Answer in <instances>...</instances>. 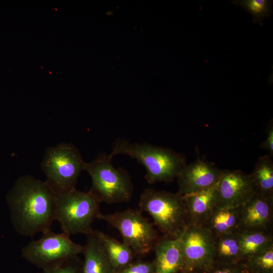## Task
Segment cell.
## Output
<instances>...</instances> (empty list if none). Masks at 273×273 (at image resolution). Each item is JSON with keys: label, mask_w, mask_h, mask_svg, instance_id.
Returning <instances> with one entry per match:
<instances>
[{"label": "cell", "mask_w": 273, "mask_h": 273, "mask_svg": "<svg viewBox=\"0 0 273 273\" xmlns=\"http://www.w3.org/2000/svg\"><path fill=\"white\" fill-rule=\"evenodd\" d=\"M194 273H247L241 263L223 264L214 262L208 268Z\"/></svg>", "instance_id": "603a6c76"}, {"label": "cell", "mask_w": 273, "mask_h": 273, "mask_svg": "<svg viewBox=\"0 0 273 273\" xmlns=\"http://www.w3.org/2000/svg\"><path fill=\"white\" fill-rule=\"evenodd\" d=\"M139 207L151 215L164 237H179L188 224L184 199L177 193L146 189L140 196Z\"/></svg>", "instance_id": "277c9868"}, {"label": "cell", "mask_w": 273, "mask_h": 273, "mask_svg": "<svg viewBox=\"0 0 273 273\" xmlns=\"http://www.w3.org/2000/svg\"><path fill=\"white\" fill-rule=\"evenodd\" d=\"M241 263L247 273H273V246Z\"/></svg>", "instance_id": "44dd1931"}, {"label": "cell", "mask_w": 273, "mask_h": 273, "mask_svg": "<svg viewBox=\"0 0 273 273\" xmlns=\"http://www.w3.org/2000/svg\"><path fill=\"white\" fill-rule=\"evenodd\" d=\"M116 273H155L154 263L153 261L131 263Z\"/></svg>", "instance_id": "d4e9b609"}, {"label": "cell", "mask_w": 273, "mask_h": 273, "mask_svg": "<svg viewBox=\"0 0 273 273\" xmlns=\"http://www.w3.org/2000/svg\"><path fill=\"white\" fill-rule=\"evenodd\" d=\"M84 163L79 150L72 144L62 143L49 147L41 162L45 181L56 195L70 192L76 189Z\"/></svg>", "instance_id": "5b68a950"}, {"label": "cell", "mask_w": 273, "mask_h": 273, "mask_svg": "<svg viewBox=\"0 0 273 273\" xmlns=\"http://www.w3.org/2000/svg\"><path fill=\"white\" fill-rule=\"evenodd\" d=\"M236 6H240L252 16V22L263 25V20L269 18L272 12L270 0H236L232 2Z\"/></svg>", "instance_id": "7402d4cb"}, {"label": "cell", "mask_w": 273, "mask_h": 273, "mask_svg": "<svg viewBox=\"0 0 273 273\" xmlns=\"http://www.w3.org/2000/svg\"><path fill=\"white\" fill-rule=\"evenodd\" d=\"M38 240L22 249L23 257L42 269L60 265L77 257L83 246L72 241L69 235L47 231Z\"/></svg>", "instance_id": "ba28073f"}, {"label": "cell", "mask_w": 273, "mask_h": 273, "mask_svg": "<svg viewBox=\"0 0 273 273\" xmlns=\"http://www.w3.org/2000/svg\"><path fill=\"white\" fill-rule=\"evenodd\" d=\"M237 232L214 237V262L223 264H238L242 262Z\"/></svg>", "instance_id": "e0dca14e"}, {"label": "cell", "mask_w": 273, "mask_h": 273, "mask_svg": "<svg viewBox=\"0 0 273 273\" xmlns=\"http://www.w3.org/2000/svg\"><path fill=\"white\" fill-rule=\"evenodd\" d=\"M273 218V197L256 193L239 208V231L270 232Z\"/></svg>", "instance_id": "7c38bea8"}, {"label": "cell", "mask_w": 273, "mask_h": 273, "mask_svg": "<svg viewBox=\"0 0 273 273\" xmlns=\"http://www.w3.org/2000/svg\"><path fill=\"white\" fill-rule=\"evenodd\" d=\"M82 263L77 257L60 265L43 269L42 273H81Z\"/></svg>", "instance_id": "cb8c5ba5"}, {"label": "cell", "mask_w": 273, "mask_h": 273, "mask_svg": "<svg viewBox=\"0 0 273 273\" xmlns=\"http://www.w3.org/2000/svg\"><path fill=\"white\" fill-rule=\"evenodd\" d=\"M221 172L222 170L203 160L186 164L176 178L177 193L183 196L211 187L218 181Z\"/></svg>", "instance_id": "8fae6325"}, {"label": "cell", "mask_w": 273, "mask_h": 273, "mask_svg": "<svg viewBox=\"0 0 273 273\" xmlns=\"http://www.w3.org/2000/svg\"><path fill=\"white\" fill-rule=\"evenodd\" d=\"M184 270H203L214 262V237L204 225L188 224L179 237Z\"/></svg>", "instance_id": "9c48e42d"}, {"label": "cell", "mask_w": 273, "mask_h": 273, "mask_svg": "<svg viewBox=\"0 0 273 273\" xmlns=\"http://www.w3.org/2000/svg\"><path fill=\"white\" fill-rule=\"evenodd\" d=\"M250 176L257 193L273 197V161L271 156H260Z\"/></svg>", "instance_id": "ffe728a7"}, {"label": "cell", "mask_w": 273, "mask_h": 273, "mask_svg": "<svg viewBox=\"0 0 273 273\" xmlns=\"http://www.w3.org/2000/svg\"><path fill=\"white\" fill-rule=\"evenodd\" d=\"M217 183L207 189L182 196L188 224L204 225L217 206Z\"/></svg>", "instance_id": "4fadbf2b"}, {"label": "cell", "mask_w": 273, "mask_h": 273, "mask_svg": "<svg viewBox=\"0 0 273 273\" xmlns=\"http://www.w3.org/2000/svg\"><path fill=\"white\" fill-rule=\"evenodd\" d=\"M56 196L46 181L30 175L19 177L6 195L15 231L32 237L51 230L55 220Z\"/></svg>", "instance_id": "6da1fadb"}, {"label": "cell", "mask_w": 273, "mask_h": 273, "mask_svg": "<svg viewBox=\"0 0 273 273\" xmlns=\"http://www.w3.org/2000/svg\"><path fill=\"white\" fill-rule=\"evenodd\" d=\"M204 225L214 237L237 232L239 226V208L216 207Z\"/></svg>", "instance_id": "2e32d148"}, {"label": "cell", "mask_w": 273, "mask_h": 273, "mask_svg": "<svg viewBox=\"0 0 273 273\" xmlns=\"http://www.w3.org/2000/svg\"><path fill=\"white\" fill-rule=\"evenodd\" d=\"M177 273H190V272H187V271H186L185 270H180V271H178Z\"/></svg>", "instance_id": "4316f807"}, {"label": "cell", "mask_w": 273, "mask_h": 273, "mask_svg": "<svg viewBox=\"0 0 273 273\" xmlns=\"http://www.w3.org/2000/svg\"><path fill=\"white\" fill-rule=\"evenodd\" d=\"M110 154L104 153L90 162H85L83 170L92 179L89 192L99 203L115 204L125 202L131 198L133 185L128 172L116 168Z\"/></svg>", "instance_id": "3957f363"}, {"label": "cell", "mask_w": 273, "mask_h": 273, "mask_svg": "<svg viewBox=\"0 0 273 273\" xmlns=\"http://www.w3.org/2000/svg\"><path fill=\"white\" fill-rule=\"evenodd\" d=\"M101 213L99 202L89 192L75 189L56 196L55 220L60 223L62 232L69 236L91 233L93 223Z\"/></svg>", "instance_id": "8992f818"}, {"label": "cell", "mask_w": 273, "mask_h": 273, "mask_svg": "<svg viewBox=\"0 0 273 273\" xmlns=\"http://www.w3.org/2000/svg\"><path fill=\"white\" fill-rule=\"evenodd\" d=\"M86 236V242L82 252L84 260L81 273H116L99 237L98 231L94 230Z\"/></svg>", "instance_id": "9a60e30c"}, {"label": "cell", "mask_w": 273, "mask_h": 273, "mask_svg": "<svg viewBox=\"0 0 273 273\" xmlns=\"http://www.w3.org/2000/svg\"><path fill=\"white\" fill-rule=\"evenodd\" d=\"M261 148L267 151L269 155L273 157V122L270 120L267 125L266 135L264 141L260 146Z\"/></svg>", "instance_id": "484cf974"}, {"label": "cell", "mask_w": 273, "mask_h": 273, "mask_svg": "<svg viewBox=\"0 0 273 273\" xmlns=\"http://www.w3.org/2000/svg\"><path fill=\"white\" fill-rule=\"evenodd\" d=\"M98 234L116 271L132 263L135 255L129 247L102 232L98 231Z\"/></svg>", "instance_id": "d6986e66"}, {"label": "cell", "mask_w": 273, "mask_h": 273, "mask_svg": "<svg viewBox=\"0 0 273 273\" xmlns=\"http://www.w3.org/2000/svg\"><path fill=\"white\" fill-rule=\"evenodd\" d=\"M110 154L113 157L123 154L135 159L146 169L145 177L149 184L174 180L187 164L185 157L171 149L121 138L115 140Z\"/></svg>", "instance_id": "7a4b0ae2"}, {"label": "cell", "mask_w": 273, "mask_h": 273, "mask_svg": "<svg viewBox=\"0 0 273 273\" xmlns=\"http://www.w3.org/2000/svg\"><path fill=\"white\" fill-rule=\"evenodd\" d=\"M155 251V273H177L184 270V263L179 237L163 236L157 241Z\"/></svg>", "instance_id": "5bb4252c"}, {"label": "cell", "mask_w": 273, "mask_h": 273, "mask_svg": "<svg viewBox=\"0 0 273 273\" xmlns=\"http://www.w3.org/2000/svg\"><path fill=\"white\" fill-rule=\"evenodd\" d=\"M216 207L240 208L257 193L250 174L239 170H222L217 183Z\"/></svg>", "instance_id": "30bf717a"}, {"label": "cell", "mask_w": 273, "mask_h": 273, "mask_svg": "<svg viewBox=\"0 0 273 273\" xmlns=\"http://www.w3.org/2000/svg\"><path fill=\"white\" fill-rule=\"evenodd\" d=\"M237 232L243 261L273 246L271 232L239 231Z\"/></svg>", "instance_id": "ac0fdd59"}, {"label": "cell", "mask_w": 273, "mask_h": 273, "mask_svg": "<svg viewBox=\"0 0 273 273\" xmlns=\"http://www.w3.org/2000/svg\"><path fill=\"white\" fill-rule=\"evenodd\" d=\"M98 219L117 229L123 242L135 256H144L149 253L159 239L154 224L143 216L140 209L129 208L112 213H101Z\"/></svg>", "instance_id": "52a82bcc"}]
</instances>
